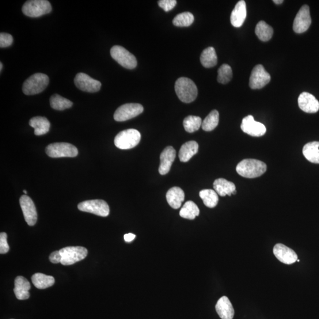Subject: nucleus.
<instances>
[{
    "instance_id": "1",
    "label": "nucleus",
    "mask_w": 319,
    "mask_h": 319,
    "mask_svg": "<svg viewBox=\"0 0 319 319\" xmlns=\"http://www.w3.org/2000/svg\"><path fill=\"white\" fill-rule=\"evenodd\" d=\"M236 170L239 175L253 178L260 177L267 170V165L256 159H244L238 163Z\"/></svg>"
},
{
    "instance_id": "2",
    "label": "nucleus",
    "mask_w": 319,
    "mask_h": 319,
    "mask_svg": "<svg viewBox=\"0 0 319 319\" xmlns=\"http://www.w3.org/2000/svg\"><path fill=\"white\" fill-rule=\"evenodd\" d=\"M174 88L177 96L185 103H191L194 101L198 93L194 82L188 78H178L175 83Z\"/></svg>"
},
{
    "instance_id": "3",
    "label": "nucleus",
    "mask_w": 319,
    "mask_h": 319,
    "mask_svg": "<svg viewBox=\"0 0 319 319\" xmlns=\"http://www.w3.org/2000/svg\"><path fill=\"white\" fill-rule=\"evenodd\" d=\"M49 83L48 76L37 73L26 79L22 85V91L27 96L40 94L47 88Z\"/></svg>"
},
{
    "instance_id": "4",
    "label": "nucleus",
    "mask_w": 319,
    "mask_h": 319,
    "mask_svg": "<svg viewBox=\"0 0 319 319\" xmlns=\"http://www.w3.org/2000/svg\"><path fill=\"white\" fill-rule=\"evenodd\" d=\"M141 140V134L135 129H128L118 134L115 140L116 146L121 150L132 149L138 145Z\"/></svg>"
},
{
    "instance_id": "5",
    "label": "nucleus",
    "mask_w": 319,
    "mask_h": 319,
    "mask_svg": "<svg viewBox=\"0 0 319 319\" xmlns=\"http://www.w3.org/2000/svg\"><path fill=\"white\" fill-rule=\"evenodd\" d=\"M51 11L52 6L47 0H30L26 2L22 8V13L30 17H39Z\"/></svg>"
},
{
    "instance_id": "6",
    "label": "nucleus",
    "mask_w": 319,
    "mask_h": 319,
    "mask_svg": "<svg viewBox=\"0 0 319 319\" xmlns=\"http://www.w3.org/2000/svg\"><path fill=\"white\" fill-rule=\"evenodd\" d=\"M49 157L52 158L75 157L78 154L77 148L67 143H56L49 144L45 149Z\"/></svg>"
},
{
    "instance_id": "7",
    "label": "nucleus",
    "mask_w": 319,
    "mask_h": 319,
    "mask_svg": "<svg viewBox=\"0 0 319 319\" xmlns=\"http://www.w3.org/2000/svg\"><path fill=\"white\" fill-rule=\"evenodd\" d=\"M62 256L61 263L63 265L74 264L81 261L88 255V250L83 246H67L59 250Z\"/></svg>"
},
{
    "instance_id": "8",
    "label": "nucleus",
    "mask_w": 319,
    "mask_h": 319,
    "mask_svg": "<svg viewBox=\"0 0 319 319\" xmlns=\"http://www.w3.org/2000/svg\"><path fill=\"white\" fill-rule=\"evenodd\" d=\"M110 53H111L112 58L120 65L126 68V69H134L138 65V61H136L135 57L130 52H128L127 49L120 47V45H116L113 47Z\"/></svg>"
},
{
    "instance_id": "9",
    "label": "nucleus",
    "mask_w": 319,
    "mask_h": 319,
    "mask_svg": "<svg viewBox=\"0 0 319 319\" xmlns=\"http://www.w3.org/2000/svg\"><path fill=\"white\" fill-rule=\"evenodd\" d=\"M78 208L81 211L90 213L102 217H106L109 214L108 204L103 200L84 201L78 204Z\"/></svg>"
},
{
    "instance_id": "10",
    "label": "nucleus",
    "mask_w": 319,
    "mask_h": 319,
    "mask_svg": "<svg viewBox=\"0 0 319 319\" xmlns=\"http://www.w3.org/2000/svg\"><path fill=\"white\" fill-rule=\"evenodd\" d=\"M144 111L142 105L130 103L121 105L118 108L113 115V119L116 121L122 122L127 121L141 115Z\"/></svg>"
},
{
    "instance_id": "11",
    "label": "nucleus",
    "mask_w": 319,
    "mask_h": 319,
    "mask_svg": "<svg viewBox=\"0 0 319 319\" xmlns=\"http://www.w3.org/2000/svg\"><path fill=\"white\" fill-rule=\"evenodd\" d=\"M271 81V76L261 64L254 67L249 78V86L253 89L263 88Z\"/></svg>"
},
{
    "instance_id": "12",
    "label": "nucleus",
    "mask_w": 319,
    "mask_h": 319,
    "mask_svg": "<svg viewBox=\"0 0 319 319\" xmlns=\"http://www.w3.org/2000/svg\"><path fill=\"white\" fill-rule=\"evenodd\" d=\"M74 82L78 89L87 93H97L100 90L101 87L100 81L84 73H79L76 75Z\"/></svg>"
},
{
    "instance_id": "13",
    "label": "nucleus",
    "mask_w": 319,
    "mask_h": 319,
    "mask_svg": "<svg viewBox=\"0 0 319 319\" xmlns=\"http://www.w3.org/2000/svg\"><path fill=\"white\" fill-rule=\"evenodd\" d=\"M311 24L309 7L304 5L294 18L293 30L296 33H303L309 29Z\"/></svg>"
},
{
    "instance_id": "14",
    "label": "nucleus",
    "mask_w": 319,
    "mask_h": 319,
    "mask_svg": "<svg viewBox=\"0 0 319 319\" xmlns=\"http://www.w3.org/2000/svg\"><path fill=\"white\" fill-rule=\"evenodd\" d=\"M21 208L25 221L29 226L35 225L37 222V214L35 203L30 197L22 196L20 199Z\"/></svg>"
},
{
    "instance_id": "15",
    "label": "nucleus",
    "mask_w": 319,
    "mask_h": 319,
    "mask_svg": "<svg viewBox=\"0 0 319 319\" xmlns=\"http://www.w3.org/2000/svg\"><path fill=\"white\" fill-rule=\"evenodd\" d=\"M241 128L246 134L253 136H263L267 130L265 125L257 122L252 116L246 117L242 120Z\"/></svg>"
},
{
    "instance_id": "16",
    "label": "nucleus",
    "mask_w": 319,
    "mask_h": 319,
    "mask_svg": "<svg viewBox=\"0 0 319 319\" xmlns=\"http://www.w3.org/2000/svg\"><path fill=\"white\" fill-rule=\"evenodd\" d=\"M275 256L280 262L288 265L294 264L298 256L294 250L282 244H277L273 248Z\"/></svg>"
},
{
    "instance_id": "17",
    "label": "nucleus",
    "mask_w": 319,
    "mask_h": 319,
    "mask_svg": "<svg viewBox=\"0 0 319 319\" xmlns=\"http://www.w3.org/2000/svg\"><path fill=\"white\" fill-rule=\"evenodd\" d=\"M299 108L307 113H316L319 110V102L312 94L303 93L298 98Z\"/></svg>"
},
{
    "instance_id": "18",
    "label": "nucleus",
    "mask_w": 319,
    "mask_h": 319,
    "mask_svg": "<svg viewBox=\"0 0 319 319\" xmlns=\"http://www.w3.org/2000/svg\"><path fill=\"white\" fill-rule=\"evenodd\" d=\"M176 155V150L173 147H167L161 154V165L158 172L162 175L168 174L172 167Z\"/></svg>"
},
{
    "instance_id": "19",
    "label": "nucleus",
    "mask_w": 319,
    "mask_h": 319,
    "mask_svg": "<svg viewBox=\"0 0 319 319\" xmlns=\"http://www.w3.org/2000/svg\"><path fill=\"white\" fill-rule=\"evenodd\" d=\"M246 17V3L241 0L235 6L231 15V22L235 28H240L244 24Z\"/></svg>"
},
{
    "instance_id": "20",
    "label": "nucleus",
    "mask_w": 319,
    "mask_h": 319,
    "mask_svg": "<svg viewBox=\"0 0 319 319\" xmlns=\"http://www.w3.org/2000/svg\"><path fill=\"white\" fill-rule=\"evenodd\" d=\"M220 317L222 319H233L234 316V309L229 298L226 296L220 298L215 306Z\"/></svg>"
},
{
    "instance_id": "21",
    "label": "nucleus",
    "mask_w": 319,
    "mask_h": 319,
    "mask_svg": "<svg viewBox=\"0 0 319 319\" xmlns=\"http://www.w3.org/2000/svg\"><path fill=\"white\" fill-rule=\"evenodd\" d=\"M215 191L219 196H231L237 193L236 187L233 182L227 181L225 178H219L216 179L214 183Z\"/></svg>"
},
{
    "instance_id": "22",
    "label": "nucleus",
    "mask_w": 319,
    "mask_h": 319,
    "mask_svg": "<svg viewBox=\"0 0 319 319\" xmlns=\"http://www.w3.org/2000/svg\"><path fill=\"white\" fill-rule=\"evenodd\" d=\"M30 288H31V286L29 281L25 277L18 276L15 280L14 292L17 299L21 300V301L28 299L30 297Z\"/></svg>"
},
{
    "instance_id": "23",
    "label": "nucleus",
    "mask_w": 319,
    "mask_h": 319,
    "mask_svg": "<svg viewBox=\"0 0 319 319\" xmlns=\"http://www.w3.org/2000/svg\"><path fill=\"white\" fill-rule=\"evenodd\" d=\"M166 199L171 207L177 210L185 200V193L180 188H172L167 193Z\"/></svg>"
},
{
    "instance_id": "24",
    "label": "nucleus",
    "mask_w": 319,
    "mask_h": 319,
    "mask_svg": "<svg viewBox=\"0 0 319 319\" xmlns=\"http://www.w3.org/2000/svg\"><path fill=\"white\" fill-rule=\"evenodd\" d=\"M199 145L195 141H190L182 145L178 154L180 162H188L191 158L197 153Z\"/></svg>"
},
{
    "instance_id": "25",
    "label": "nucleus",
    "mask_w": 319,
    "mask_h": 319,
    "mask_svg": "<svg viewBox=\"0 0 319 319\" xmlns=\"http://www.w3.org/2000/svg\"><path fill=\"white\" fill-rule=\"evenodd\" d=\"M30 126L35 129L36 135H42L47 134L50 130L51 124L47 118L35 117L29 121Z\"/></svg>"
},
{
    "instance_id": "26",
    "label": "nucleus",
    "mask_w": 319,
    "mask_h": 319,
    "mask_svg": "<svg viewBox=\"0 0 319 319\" xmlns=\"http://www.w3.org/2000/svg\"><path fill=\"white\" fill-rule=\"evenodd\" d=\"M304 156L311 163L319 164V142L307 143L303 147Z\"/></svg>"
},
{
    "instance_id": "27",
    "label": "nucleus",
    "mask_w": 319,
    "mask_h": 319,
    "mask_svg": "<svg viewBox=\"0 0 319 319\" xmlns=\"http://www.w3.org/2000/svg\"><path fill=\"white\" fill-rule=\"evenodd\" d=\"M32 283L38 289H45L55 284L54 277L42 273H36L32 277Z\"/></svg>"
},
{
    "instance_id": "28",
    "label": "nucleus",
    "mask_w": 319,
    "mask_h": 319,
    "mask_svg": "<svg viewBox=\"0 0 319 319\" xmlns=\"http://www.w3.org/2000/svg\"><path fill=\"white\" fill-rule=\"evenodd\" d=\"M200 62L206 68L214 67L217 64V55L214 48L209 47L204 49L200 56Z\"/></svg>"
},
{
    "instance_id": "29",
    "label": "nucleus",
    "mask_w": 319,
    "mask_h": 319,
    "mask_svg": "<svg viewBox=\"0 0 319 319\" xmlns=\"http://www.w3.org/2000/svg\"><path fill=\"white\" fill-rule=\"evenodd\" d=\"M256 34L260 40L267 41L270 40L273 35V29L264 21H260L256 26Z\"/></svg>"
},
{
    "instance_id": "30",
    "label": "nucleus",
    "mask_w": 319,
    "mask_h": 319,
    "mask_svg": "<svg viewBox=\"0 0 319 319\" xmlns=\"http://www.w3.org/2000/svg\"><path fill=\"white\" fill-rule=\"evenodd\" d=\"M200 198L203 200L205 206L214 208L218 204L219 197L218 193L214 190L204 189L199 193Z\"/></svg>"
},
{
    "instance_id": "31",
    "label": "nucleus",
    "mask_w": 319,
    "mask_h": 319,
    "mask_svg": "<svg viewBox=\"0 0 319 319\" xmlns=\"http://www.w3.org/2000/svg\"><path fill=\"white\" fill-rule=\"evenodd\" d=\"M199 209L197 205L192 201H188L181 209L179 214L181 218L193 220L199 216Z\"/></svg>"
},
{
    "instance_id": "32",
    "label": "nucleus",
    "mask_w": 319,
    "mask_h": 319,
    "mask_svg": "<svg viewBox=\"0 0 319 319\" xmlns=\"http://www.w3.org/2000/svg\"><path fill=\"white\" fill-rule=\"evenodd\" d=\"M219 115L218 111L213 110L202 121V128L205 131H211L218 126Z\"/></svg>"
},
{
    "instance_id": "33",
    "label": "nucleus",
    "mask_w": 319,
    "mask_h": 319,
    "mask_svg": "<svg viewBox=\"0 0 319 319\" xmlns=\"http://www.w3.org/2000/svg\"><path fill=\"white\" fill-rule=\"evenodd\" d=\"M50 104L52 108L59 111L70 108L73 105L72 101L58 94L53 95L50 99Z\"/></svg>"
},
{
    "instance_id": "34",
    "label": "nucleus",
    "mask_w": 319,
    "mask_h": 319,
    "mask_svg": "<svg viewBox=\"0 0 319 319\" xmlns=\"http://www.w3.org/2000/svg\"><path fill=\"white\" fill-rule=\"evenodd\" d=\"M202 121L199 117L190 116L185 118L184 126L185 130L189 133L194 132L202 126Z\"/></svg>"
},
{
    "instance_id": "35",
    "label": "nucleus",
    "mask_w": 319,
    "mask_h": 319,
    "mask_svg": "<svg viewBox=\"0 0 319 319\" xmlns=\"http://www.w3.org/2000/svg\"><path fill=\"white\" fill-rule=\"evenodd\" d=\"M195 18L192 13L184 12L178 14L174 17L173 24L177 27H189L193 24Z\"/></svg>"
},
{
    "instance_id": "36",
    "label": "nucleus",
    "mask_w": 319,
    "mask_h": 319,
    "mask_svg": "<svg viewBox=\"0 0 319 319\" xmlns=\"http://www.w3.org/2000/svg\"><path fill=\"white\" fill-rule=\"evenodd\" d=\"M218 74V81L222 84H226L233 78V70L231 67L227 64H223L219 67Z\"/></svg>"
},
{
    "instance_id": "37",
    "label": "nucleus",
    "mask_w": 319,
    "mask_h": 319,
    "mask_svg": "<svg viewBox=\"0 0 319 319\" xmlns=\"http://www.w3.org/2000/svg\"><path fill=\"white\" fill-rule=\"evenodd\" d=\"M13 38L9 33H1L0 34V47L5 48L10 47L13 43Z\"/></svg>"
},
{
    "instance_id": "38",
    "label": "nucleus",
    "mask_w": 319,
    "mask_h": 319,
    "mask_svg": "<svg viewBox=\"0 0 319 319\" xmlns=\"http://www.w3.org/2000/svg\"><path fill=\"white\" fill-rule=\"evenodd\" d=\"M158 5L166 12H168L176 6L177 1L176 0H161L158 2Z\"/></svg>"
},
{
    "instance_id": "39",
    "label": "nucleus",
    "mask_w": 319,
    "mask_h": 319,
    "mask_svg": "<svg viewBox=\"0 0 319 319\" xmlns=\"http://www.w3.org/2000/svg\"><path fill=\"white\" fill-rule=\"evenodd\" d=\"M10 247L7 243V235L6 233L0 234V254H5L9 252Z\"/></svg>"
},
{
    "instance_id": "40",
    "label": "nucleus",
    "mask_w": 319,
    "mask_h": 319,
    "mask_svg": "<svg viewBox=\"0 0 319 319\" xmlns=\"http://www.w3.org/2000/svg\"><path fill=\"white\" fill-rule=\"evenodd\" d=\"M49 260L53 264L61 263L62 256L60 255L59 250H56V252H53L49 256Z\"/></svg>"
},
{
    "instance_id": "41",
    "label": "nucleus",
    "mask_w": 319,
    "mask_h": 319,
    "mask_svg": "<svg viewBox=\"0 0 319 319\" xmlns=\"http://www.w3.org/2000/svg\"><path fill=\"white\" fill-rule=\"evenodd\" d=\"M135 235L130 233V234H125L124 235V240L125 241V242H130L131 241H132L133 240H134V239L135 238Z\"/></svg>"
},
{
    "instance_id": "42",
    "label": "nucleus",
    "mask_w": 319,
    "mask_h": 319,
    "mask_svg": "<svg viewBox=\"0 0 319 319\" xmlns=\"http://www.w3.org/2000/svg\"><path fill=\"white\" fill-rule=\"evenodd\" d=\"M273 2H274L276 5H281V4H282L284 1H283V0H275V1H273Z\"/></svg>"
},
{
    "instance_id": "43",
    "label": "nucleus",
    "mask_w": 319,
    "mask_h": 319,
    "mask_svg": "<svg viewBox=\"0 0 319 319\" xmlns=\"http://www.w3.org/2000/svg\"><path fill=\"white\" fill-rule=\"evenodd\" d=\"M0 66H1V67H0V70L2 71L3 69V63L2 62L0 63Z\"/></svg>"
},
{
    "instance_id": "44",
    "label": "nucleus",
    "mask_w": 319,
    "mask_h": 319,
    "mask_svg": "<svg viewBox=\"0 0 319 319\" xmlns=\"http://www.w3.org/2000/svg\"><path fill=\"white\" fill-rule=\"evenodd\" d=\"M24 193H25V194H27V193H28V192H27V191H25V190H24Z\"/></svg>"
},
{
    "instance_id": "45",
    "label": "nucleus",
    "mask_w": 319,
    "mask_h": 319,
    "mask_svg": "<svg viewBox=\"0 0 319 319\" xmlns=\"http://www.w3.org/2000/svg\"><path fill=\"white\" fill-rule=\"evenodd\" d=\"M298 261V262H300V260H298V261Z\"/></svg>"
}]
</instances>
